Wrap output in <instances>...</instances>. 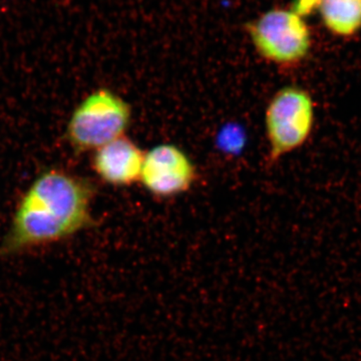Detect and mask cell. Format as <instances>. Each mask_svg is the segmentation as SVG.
Listing matches in <instances>:
<instances>
[{"mask_svg":"<svg viewBox=\"0 0 361 361\" xmlns=\"http://www.w3.org/2000/svg\"><path fill=\"white\" fill-rule=\"evenodd\" d=\"M94 185L59 169L44 171L16 207L0 255L11 256L70 239L94 226Z\"/></svg>","mask_w":361,"mask_h":361,"instance_id":"cell-1","label":"cell"},{"mask_svg":"<svg viewBox=\"0 0 361 361\" xmlns=\"http://www.w3.org/2000/svg\"><path fill=\"white\" fill-rule=\"evenodd\" d=\"M130 104L109 89L90 92L78 104L66 126V139L75 151H96L126 135L132 123Z\"/></svg>","mask_w":361,"mask_h":361,"instance_id":"cell-2","label":"cell"},{"mask_svg":"<svg viewBox=\"0 0 361 361\" xmlns=\"http://www.w3.org/2000/svg\"><path fill=\"white\" fill-rule=\"evenodd\" d=\"M316 104L310 90L287 85L275 92L265 111L264 125L271 161L303 147L315 127Z\"/></svg>","mask_w":361,"mask_h":361,"instance_id":"cell-3","label":"cell"},{"mask_svg":"<svg viewBox=\"0 0 361 361\" xmlns=\"http://www.w3.org/2000/svg\"><path fill=\"white\" fill-rule=\"evenodd\" d=\"M245 28L258 56L280 68L300 65L312 47L310 27L294 9H270Z\"/></svg>","mask_w":361,"mask_h":361,"instance_id":"cell-4","label":"cell"},{"mask_svg":"<svg viewBox=\"0 0 361 361\" xmlns=\"http://www.w3.org/2000/svg\"><path fill=\"white\" fill-rule=\"evenodd\" d=\"M196 179V166L179 147L160 144L145 153L140 183L153 196H178L189 191Z\"/></svg>","mask_w":361,"mask_h":361,"instance_id":"cell-5","label":"cell"},{"mask_svg":"<svg viewBox=\"0 0 361 361\" xmlns=\"http://www.w3.org/2000/svg\"><path fill=\"white\" fill-rule=\"evenodd\" d=\"M145 152L123 135L94 151L92 166L97 177L114 187H129L141 179Z\"/></svg>","mask_w":361,"mask_h":361,"instance_id":"cell-6","label":"cell"},{"mask_svg":"<svg viewBox=\"0 0 361 361\" xmlns=\"http://www.w3.org/2000/svg\"><path fill=\"white\" fill-rule=\"evenodd\" d=\"M322 21L337 37H351L361 30V0H317Z\"/></svg>","mask_w":361,"mask_h":361,"instance_id":"cell-7","label":"cell"}]
</instances>
